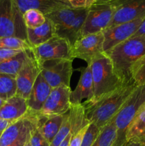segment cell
Segmentation results:
<instances>
[{
	"instance_id": "1",
	"label": "cell",
	"mask_w": 145,
	"mask_h": 146,
	"mask_svg": "<svg viewBox=\"0 0 145 146\" xmlns=\"http://www.w3.org/2000/svg\"><path fill=\"white\" fill-rule=\"evenodd\" d=\"M136 86L134 82L124 84L98 100L82 103L88 122L94 123L100 128L107 125L116 115Z\"/></svg>"
},
{
	"instance_id": "2",
	"label": "cell",
	"mask_w": 145,
	"mask_h": 146,
	"mask_svg": "<svg viewBox=\"0 0 145 146\" xmlns=\"http://www.w3.org/2000/svg\"><path fill=\"white\" fill-rule=\"evenodd\" d=\"M104 54L109 57L115 73L122 82H134L131 77V67L145 54V38L131 37Z\"/></svg>"
},
{
	"instance_id": "3",
	"label": "cell",
	"mask_w": 145,
	"mask_h": 146,
	"mask_svg": "<svg viewBox=\"0 0 145 146\" xmlns=\"http://www.w3.org/2000/svg\"><path fill=\"white\" fill-rule=\"evenodd\" d=\"M145 104V85L137 86L114 117L116 138L112 146H126L128 129L138 111Z\"/></svg>"
},
{
	"instance_id": "4",
	"label": "cell",
	"mask_w": 145,
	"mask_h": 146,
	"mask_svg": "<svg viewBox=\"0 0 145 146\" xmlns=\"http://www.w3.org/2000/svg\"><path fill=\"white\" fill-rule=\"evenodd\" d=\"M90 66L93 82L94 97L89 101L98 100L102 96L126 84L122 82L117 75L110 59L105 54L94 60Z\"/></svg>"
},
{
	"instance_id": "5",
	"label": "cell",
	"mask_w": 145,
	"mask_h": 146,
	"mask_svg": "<svg viewBox=\"0 0 145 146\" xmlns=\"http://www.w3.org/2000/svg\"><path fill=\"white\" fill-rule=\"evenodd\" d=\"M5 36L26 40V27L14 0H0V37Z\"/></svg>"
},
{
	"instance_id": "6",
	"label": "cell",
	"mask_w": 145,
	"mask_h": 146,
	"mask_svg": "<svg viewBox=\"0 0 145 146\" xmlns=\"http://www.w3.org/2000/svg\"><path fill=\"white\" fill-rule=\"evenodd\" d=\"M73 59H53L39 63L41 75L51 88L61 86H70L73 72Z\"/></svg>"
},
{
	"instance_id": "7",
	"label": "cell",
	"mask_w": 145,
	"mask_h": 146,
	"mask_svg": "<svg viewBox=\"0 0 145 146\" xmlns=\"http://www.w3.org/2000/svg\"><path fill=\"white\" fill-rule=\"evenodd\" d=\"M116 7L107 3H95L88 9L82 29V36L102 32L108 28Z\"/></svg>"
},
{
	"instance_id": "8",
	"label": "cell",
	"mask_w": 145,
	"mask_h": 146,
	"mask_svg": "<svg viewBox=\"0 0 145 146\" xmlns=\"http://www.w3.org/2000/svg\"><path fill=\"white\" fill-rule=\"evenodd\" d=\"M103 32L88 34L77 40L71 46V56L84 60L90 64L94 60L104 54Z\"/></svg>"
},
{
	"instance_id": "9",
	"label": "cell",
	"mask_w": 145,
	"mask_h": 146,
	"mask_svg": "<svg viewBox=\"0 0 145 146\" xmlns=\"http://www.w3.org/2000/svg\"><path fill=\"white\" fill-rule=\"evenodd\" d=\"M33 56L38 64L53 59H73L71 46L66 39L55 36L44 44L31 49Z\"/></svg>"
},
{
	"instance_id": "10",
	"label": "cell",
	"mask_w": 145,
	"mask_h": 146,
	"mask_svg": "<svg viewBox=\"0 0 145 146\" xmlns=\"http://www.w3.org/2000/svg\"><path fill=\"white\" fill-rule=\"evenodd\" d=\"M71 87L66 86L52 88L37 115L46 119L50 117L66 113L71 108Z\"/></svg>"
},
{
	"instance_id": "11",
	"label": "cell",
	"mask_w": 145,
	"mask_h": 146,
	"mask_svg": "<svg viewBox=\"0 0 145 146\" xmlns=\"http://www.w3.org/2000/svg\"><path fill=\"white\" fill-rule=\"evenodd\" d=\"M110 4L116 10L108 28L145 17V0H118Z\"/></svg>"
},
{
	"instance_id": "12",
	"label": "cell",
	"mask_w": 145,
	"mask_h": 146,
	"mask_svg": "<svg viewBox=\"0 0 145 146\" xmlns=\"http://www.w3.org/2000/svg\"><path fill=\"white\" fill-rule=\"evenodd\" d=\"M144 18L145 17H142L104 30L102 31L104 35V53L107 52L115 46L131 38L138 29Z\"/></svg>"
},
{
	"instance_id": "13",
	"label": "cell",
	"mask_w": 145,
	"mask_h": 146,
	"mask_svg": "<svg viewBox=\"0 0 145 146\" xmlns=\"http://www.w3.org/2000/svg\"><path fill=\"white\" fill-rule=\"evenodd\" d=\"M39 66L33 56L29 57L16 76V95L24 99H28L37 77L39 75Z\"/></svg>"
},
{
	"instance_id": "14",
	"label": "cell",
	"mask_w": 145,
	"mask_h": 146,
	"mask_svg": "<svg viewBox=\"0 0 145 146\" xmlns=\"http://www.w3.org/2000/svg\"><path fill=\"white\" fill-rule=\"evenodd\" d=\"M94 97L93 82H92V70L90 64L82 69L78 85L71 93V103L72 105L82 104V101L85 102L92 100Z\"/></svg>"
},
{
	"instance_id": "15",
	"label": "cell",
	"mask_w": 145,
	"mask_h": 146,
	"mask_svg": "<svg viewBox=\"0 0 145 146\" xmlns=\"http://www.w3.org/2000/svg\"><path fill=\"white\" fill-rule=\"evenodd\" d=\"M51 90L52 88L40 73L36 80L31 94L26 100L28 106L27 112L32 114L38 113L49 96Z\"/></svg>"
},
{
	"instance_id": "16",
	"label": "cell",
	"mask_w": 145,
	"mask_h": 146,
	"mask_svg": "<svg viewBox=\"0 0 145 146\" xmlns=\"http://www.w3.org/2000/svg\"><path fill=\"white\" fill-rule=\"evenodd\" d=\"M80 9H75L69 6L55 9L45 17L53 24L56 35L58 36L66 30L75 19Z\"/></svg>"
},
{
	"instance_id": "17",
	"label": "cell",
	"mask_w": 145,
	"mask_h": 146,
	"mask_svg": "<svg viewBox=\"0 0 145 146\" xmlns=\"http://www.w3.org/2000/svg\"><path fill=\"white\" fill-rule=\"evenodd\" d=\"M28 111L26 100L21 97L15 96L7 100L0 108V118L7 121H17L23 118Z\"/></svg>"
},
{
	"instance_id": "18",
	"label": "cell",
	"mask_w": 145,
	"mask_h": 146,
	"mask_svg": "<svg viewBox=\"0 0 145 146\" xmlns=\"http://www.w3.org/2000/svg\"><path fill=\"white\" fill-rule=\"evenodd\" d=\"M55 36V27L47 18L43 25L35 29H26V40L32 48L44 44Z\"/></svg>"
},
{
	"instance_id": "19",
	"label": "cell",
	"mask_w": 145,
	"mask_h": 146,
	"mask_svg": "<svg viewBox=\"0 0 145 146\" xmlns=\"http://www.w3.org/2000/svg\"><path fill=\"white\" fill-rule=\"evenodd\" d=\"M14 1L21 14L28 9H37L45 15L61 7L69 6L59 0H14Z\"/></svg>"
},
{
	"instance_id": "20",
	"label": "cell",
	"mask_w": 145,
	"mask_h": 146,
	"mask_svg": "<svg viewBox=\"0 0 145 146\" xmlns=\"http://www.w3.org/2000/svg\"><path fill=\"white\" fill-rule=\"evenodd\" d=\"M32 56L31 50H24L17 55L0 64V74L16 78L26 61Z\"/></svg>"
},
{
	"instance_id": "21",
	"label": "cell",
	"mask_w": 145,
	"mask_h": 146,
	"mask_svg": "<svg viewBox=\"0 0 145 146\" xmlns=\"http://www.w3.org/2000/svg\"><path fill=\"white\" fill-rule=\"evenodd\" d=\"M127 141L145 142V104L132 121L127 133Z\"/></svg>"
},
{
	"instance_id": "22",
	"label": "cell",
	"mask_w": 145,
	"mask_h": 146,
	"mask_svg": "<svg viewBox=\"0 0 145 146\" xmlns=\"http://www.w3.org/2000/svg\"><path fill=\"white\" fill-rule=\"evenodd\" d=\"M88 9H80L79 14L76 17L73 22L66 30L58 35V36L66 39L72 46L77 40L82 37V29L84 21L88 14Z\"/></svg>"
},
{
	"instance_id": "23",
	"label": "cell",
	"mask_w": 145,
	"mask_h": 146,
	"mask_svg": "<svg viewBox=\"0 0 145 146\" xmlns=\"http://www.w3.org/2000/svg\"><path fill=\"white\" fill-rule=\"evenodd\" d=\"M71 133L72 135H75L81 129L89 124L85 117V107L83 104L72 105L71 104L69 110Z\"/></svg>"
},
{
	"instance_id": "24",
	"label": "cell",
	"mask_w": 145,
	"mask_h": 146,
	"mask_svg": "<svg viewBox=\"0 0 145 146\" xmlns=\"http://www.w3.org/2000/svg\"><path fill=\"white\" fill-rule=\"evenodd\" d=\"M63 115H55L46 118L38 127L39 132L49 143H51L61 128L63 120Z\"/></svg>"
},
{
	"instance_id": "25",
	"label": "cell",
	"mask_w": 145,
	"mask_h": 146,
	"mask_svg": "<svg viewBox=\"0 0 145 146\" xmlns=\"http://www.w3.org/2000/svg\"><path fill=\"white\" fill-rule=\"evenodd\" d=\"M116 138L114 118L100 129L98 138L92 146H112Z\"/></svg>"
},
{
	"instance_id": "26",
	"label": "cell",
	"mask_w": 145,
	"mask_h": 146,
	"mask_svg": "<svg viewBox=\"0 0 145 146\" xmlns=\"http://www.w3.org/2000/svg\"><path fill=\"white\" fill-rule=\"evenodd\" d=\"M16 95V78L0 74V98L7 100Z\"/></svg>"
},
{
	"instance_id": "27",
	"label": "cell",
	"mask_w": 145,
	"mask_h": 146,
	"mask_svg": "<svg viewBox=\"0 0 145 146\" xmlns=\"http://www.w3.org/2000/svg\"><path fill=\"white\" fill-rule=\"evenodd\" d=\"M24 24L26 29H35L45 22L46 17L37 9H28L22 14Z\"/></svg>"
},
{
	"instance_id": "28",
	"label": "cell",
	"mask_w": 145,
	"mask_h": 146,
	"mask_svg": "<svg viewBox=\"0 0 145 146\" xmlns=\"http://www.w3.org/2000/svg\"><path fill=\"white\" fill-rule=\"evenodd\" d=\"M0 48L14 50H31V46L26 40L15 36L0 37Z\"/></svg>"
},
{
	"instance_id": "29",
	"label": "cell",
	"mask_w": 145,
	"mask_h": 146,
	"mask_svg": "<svg viewBox=\"0 0 145 146\" xmlns=\"http://www.w3.org/2000/svg\"><path fill=\"white\" fill-rule=\"evenodd\" d=\"M131 77L137 86L145 85V54L131 67Z\"/></svg>"
},
{
	"instance_id": "30",
	"label": "cell",
	"mask_w": 145,
	"mask_h": 146,
	"mask_svg": "<svg viewBox=\"0 0 145 146\" xmlns=\"http://www.w3.org/2000/svg\"><path fill=\"white\" fill-rule=\"evenodd\" d=\"M70 133H71V122H70L69 111H68L63 115V120L61 128L50 143V146H59Z\"/></svg>"
},
{
	"instance_id": "31",
	"label": "cell",
	"mask_w": 145,
	"mask_h": 146,
	"mask_svg": "<svg viewBox=\"0 0 145 146\" xmlns=\"http://www.w3.org/2000/svg\"><path fill=\"white\" fill-rule=\"evenodd\" d=\"M101 128H98L94 123H89L88 128L82 138L80 146H92L98 138Z\"/></svg>"
},
{
	"instance_id": "32",
	"label": "cell",
	"mask_w": 145,
	"mask_h": 146,
	"mask_svg": "<svg viewBox=\"0 0 145 146\" xmlns=\"http://www.w3.org/2000/svg\"><path fill=\"white\" fill-rule=\"evenodd\" d=\"M29 141L31 146H50V143L41 135L37 126L34 127L30 132Z\"/></svg>"
},
{
	"instance_id": "33",
	"label": "cell",
	"mask_w": 145,
	"mask_h": 146,
	"mask_svg": "<svg viewBox=\"0 0 145 146\" xmlns=\"http://www.w3.org/2000/svg\"><path fill=\"white\" fill-rule=\"evenodd\" d=\"M69 5L75 9H89L95 4L96 0H68Z\"/></svg>"
},
{
	"instance_id": "34",
	"label": "cell",
	"mask_w": 145,
	"mask_h": 146,
	"mask_svg": "<svg viewBox=\"0 0 145 146\" xmlns=\"http://www.w3.org/2000/svg\"><path fill=\"white\" fill-rule=\"evenodd\" d=\"M24 50H14L9 48H0V64L7 61L9 58L17 55Z\"/></svg>"
},
{
	"instance_id": "35",
	"label": "cell",
	"mask_w": 145,
	"mask_h": 146,
	"mask_svg": "<svg viewBox=\"0 0 145 146\" xmlns=\"http://www.w3.org/2000/svg\"><path fill=\"white\" fill-rule=\"evenodd\" d=\"M88 125H89V124H88V125H86L85 128L81 129L80 131L78 133H77L75 135H72V138H71V141H70L69 146H80L81 145L82 138H83V135L84 134H85V131H86L87 128H88Z\"/></svg>"
},
{
	"instance_id": "36",
	"label": "cell",
	"mask_w": 145,
	"mask_h": 146,
	"mask_svg": "<svg viewBox=\"0 0 145 146\" xmlns=\"http://www.w3.org/2000/svg\"><path fill=\"white\" fill-rule=\"evenodd\" d=\"M132 37H144L145 38V18L144 19L138 29Z\"/></svg>"
},
{
	"instance_id": "37",
	"label": "cell",
	"mask_w": 145,
	"mask_h": 146,
	"mask_svg": "<svg viewBox=\"0 0 145 146\" xmlns=\"http://www.w3.org/2000/svg\"><path fill=\"white\" fill-rule=\"evenodd\" d=\"M11 121H7V120H4V119H1L0 118V133H2L3 131L11 123Z\"/></svg>"
},
{
	"instance_id": "38",
	"label": "cell",
	"mask_w": 145,
	"mask_h": 146,
	"mask_svg": "<svg viewBox=\"0 0 145 146\" xmlns=\"http://www.w3.org/2000/svg\"><path fill=\"white\" fill-rule=\"evenodd\" d=\"M30 132H31V131H30ZM30 132L28 133L27 134V135H24V137H22V138H20V139L18 140V141H17L16 143H14V145H11V146H24V144H25L27 138H28V135H29Z\"/></svg>"
},
{
	"instance_id": "39",
	"label": "cell",
	"mask_w": 145,
	"mask_h": 146,
	"mask_svg": "<svg viewBox=\"0 0 145 146\" xmlns=\"http://www.w3.org/2000/svg\"><path fill=\"white\" fill-rule=\"evenodd\" d=\"M126 146H145V142L138 141H128Z\"/></svg>"
},
{
	"instance_id": "40",
	"label": "cell",
	"mask_w": 145,
	"mask_h": 146,
	"mask_svg": "<svg viewBox=\"0 0 145 146\" xmlns=\"http://www.w3.org/2000/svg\"><path fill=\"white\" fill-rule=\"evenodd\" d=\"M72 133H70L68 135V136L64 139V141H63L62 143H61V145L59 146H69V143H70V141H71V138H72Z\"/></svg>"
},
{
	"instance_id": "41",
	"label": "cell",
	"mask_w": 145,
	"mask_h": 146,
	"mask_svg": "<svg viewBox=\"0 0 145 146\" xmlns=\"http://www.w3.org/2000/svg\"><path fill=\"white\" fill-rule=\"evenodd\" d=\"M118 1V0H96L95 3H108V4H112L115 1Z\"/></svg>"
},
{
	"instance_id": "42",
	"label": "cell",
	"mask_w": 145,
	"mask_h": 146,
	"mask_svg": "<svg viewBox=\"0 0 145 146\" xmlns=\"http://www.w3.org/2000/svg\"><path fill=\"white\" fill-rule=\"evenodd\" d=\"M29 138H30V134H29V135H28V138H27L25 144H24V146H31V143H30Z\"/></svg>"
},
{
	"instance_id": "43",
	"label": "cell",
	"mask_w": 145,
	"mask_h": 146,
	"mask_svg": "<svg viewBox=\"0 0 145 146\" xmlns=\"http://www.w3.org/2000/svg\"><path fill=\"white\" fill-rule=\"evenodd\" d=\"M5 102H6L5 100H4V99H2V98H0V108H1V107H2V106L5 104Z\"/></svg>"
},
{
	"instance_id": "44",
	"label": "cell",
	"mask_w": 145,
	"mask_h": 146,
	"mask_svg": "<svg viewBox=\"0 0 145 146\" xmlns=\"http://www.w3.org/2000/svg\"><path fill=\"white\" fill-rule=\"evenodd\" d=\"M59 1H61V2L64 3V4H68V5H69V4H68V0H59ZM70 7H71V6H70Z\"/></svg>"
},
{
	"instance_id": "45",
	"label": "cell",
	"mask_w": 145,
	"mask_h": 146,
	"mask_svg": "<svg viewBox=\"0 0 145 146\" xmlns=\"http://www.w3.org/2000/svg\"><path fill=\"white\" fill-rule=\"evenodd\" d=\"M1 133H0V137H1Z\"/></svg>"
}]
</instances>
